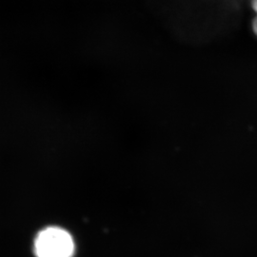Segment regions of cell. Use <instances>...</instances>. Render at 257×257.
<instances>
[{
	"label": "cell",
	"instance_id": "cell-1",
	"mask_svg": "<svg viewBox=\"0 0 257 257\" xmlns=\"http://www.w3.org/2000/svg\"><path fill=\"white\" fill-rule=\"evenodd\" d=\"M75 244L72 234L59 227H49L37 234L35 252L37 257H73Z\"/></svg>",
	"mask_w": 257,
	"mask_h": 257
},
{
	"label": "cell",
	"instance_id": "cell-2",
	"mask_svg": "<svg viewBox=\"0 0 257 257\" xmlns=\"http://www.w3.org/2000/svg\"><path fill=\"white\" fill-rule=\"evenodd\" d=\"M252 27H253V31H254V33H255V35L257 36V17L255 18V19L253 20Z\"/></svg>",
	"mask_w": 257,
	"mask_h": 257
},
{
	"label": "cell",
	"instance_id": "cell-3",
	"mask_svg": "<svg viewBox=\"0 0 257 257\" xmlns=\"http://www.w3.org/2000/svg\"><path fill=\"white\" fill-rule=\"evenodd\" d=\"M252 8H253V10L257 13V1H254V2L252 3Z\"/></svg>",
	"mask_w": 257,
	"mask_h": 257
}]
</instances>
